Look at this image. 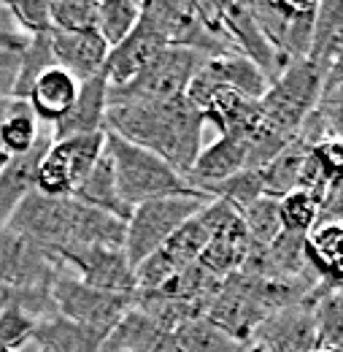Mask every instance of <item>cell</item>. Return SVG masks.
<instances>
[{"mask_svg": "<svg viewBox=\"0 0 343 352\" xmlns=\"http://www.w3.org/2000/svg\"><path fill=\"white\" fill-rule=\"evenodd\" d=\"M343 46V3L341 0H322L316 3L314 16V36L308 49V63H314L319 71H330L341 63Z\"/></svg>", "mask_w": 343, "mask_h": 352, "instance_id": "cell-20", "label": "cell"}, {"mask_svg": "<svg viewBox=\"0 0 343 352\" xmlns=\"http://www.w3.org/2000/svg\"><path fill=\"white\" fill-rule=\"evenodd\" d=\"M241 220L246 225L249 241L255 247H268L281 236V220H279V198L262 195L246 209H241Z\"/></svg>", "mask_w": 343, "mask_h": 352, "instance_id": "cell-31", "label": "cell"}, {"mask_svg": "<svg viewBox=\"0 0 343 352\" xmlns=\"http://www.w3.org/2000/svg\"><path fill=\"white\" fill-rule=\"evenodd\" d=\"M341 222H322L303 239V255L311 274L319 279L322 287L338 290L341 287Z\"/></svg>", "mask_w": 343, "mask_h": 352, "instance_id": "cell-17", "label": "cell"}, {"mask_svg": "<svg viewBox=\"0 0 343 352\" xmlns=\"http://www.w3.org/2000/svg\"><path fill=\"white\" fill-rule=\"evenodd\" d=\"M171 336L138 307L125 311V317L111 328L97 352H168Z\"/></svg>", "mask_w": 343, "mask_h": 352, "instance_id": "cell-16", "label": "cell"}, {"mask_svg": "<svg viewBox=\"0 0 343 352\" xmlns=\"http://www.w3.org/2000/svg\"><path fill=\"white\" fill-rule=\"evenodd\" d=\"M97 0H49V22L57 33H92Z\"/></svg>", "mask_w": 343, "mask_h": 352, "instance_id": "cell-32", "label": "cell"}, {"mask_svg": "<svg viewBox=\"0 0 343 352\" xmlns=\"http://www.w3.org/2000/svg\"><path fill=\"white\" fill-rule=\"evenodd\" d=\"M49 44H51V57L54 65L62 68L65 74H71L79 85L100 76L103 63L108 57V46L106 41L92 30V33H49Z\"/></svg>", "mask_w": 343, "mask_h": 352, "instance_id": "cell-13", "label": "cell"}, {"mask_svg": "<svg viewBox=\"0 0 343 352\" xmlns=\"http://www.w3.org/2000/svg\"><path fill=\"white\" fill-rule=\"evenodd\" d=\"M33 344H38V352H97L100 347L97 339H92L86 331L60 314L38 322Z\"/></svg>", "mask_w": 343, "mask_h": 352, "instance_id": "cell-26", "label": "cell"}, {"mask_svg": "<svg viewBox=\"0 0 343 352\" xmlns=\"http://www.w3.org/2000/svg\"><path fill=\"white\" fill-rule=\"evenodd\" d=\"M14 22L19 25V30L27 38L46 36L51 33V22H49V0H14L8 3Z\"/></svg>", "mask_w": 343, "mask_h": 352, "instance_id": "cell-36", "label": "cell"}, {"mask_svg": "<svg viewBox=\"0 0 343 352\" xmlns=\"http://www.w3.org/2000/svg\"><path fill=\"white\" fill-rule=\"evenodd\" d=\"M222 25H224V33H227L233 49L241 57L252 60L262 71V76L273 85L279 79V74L287 68V63L276 54V49L262 36L249 6L246 3H222Z\"/></svg>", "mask_w": 343, "mask_h": 352, "instance_id": "cell-10", "label": "cell"}, {"mask_svg": "<svg viewBox=\"0 0 343 352\" xmlns=\"http://www.w3.org/2000/svg\"><path fill=\"white\" fill-rule=\"evenodd\" d=\"M76 92H79V82L71 74H65L62 68L54 65L36 79V85L30 87L25 103L30 106V111L36 114L38 122L57 125L65 117V111L73 106Z\"/></svg>", "mask_w": 343, "mask_h": 352, "instance_id": "cell-19", "label": "cell"}, {"mask_svg": "<svg viewBox=\"0 0 343 352\" xmlns=\"http://www.w3.org/2000/svg\"><path fill=\"white\" fill-rule=\"evenodd\" d=\"M49 68H54V57H51V44H49V33L30 38L27 46L19 52V74H16V85H14V100H25L30 87L36 85V79L46 74Z\"/></svg>", "mask_w": 343, "mask_h": 352, "instance_id": "cell-30", "label": "cell"}, {"mask_svg": "<svg viewBox=\"0 0 343 352\" xmlns=\"http://www.w3.org/2000/svg\"><path fill=\"white\" fill-rule=\"evenodd\" d=\"M73 201L84 204V206H92V209H100L106 214H114L119 220L128 222L130 217V206H125V201L119 198V190H117V179H114V168H111V157L108 152L103 149V155L97 157V163L92 166V171L76 184Z\"/></svg>", "mask_w": 343, "mask_h": 352, "instance_id": "cell-21", "label": "cell"}, {"mask_svg": "<svg viewBox=\"0 0 343 352\" xmlns=\"http://www.w3.org/2000/svg\"><path fill=\"white\" fill-rule=\"evenodd\" d=\"M246 171V149L241 141L235 138H227V135H219L214 144H209L206 149L198 152L189 174L184 176V182L192 187V190H203L209 184L216 182H224L230 176Z\"/></svg>", "mask_w": 343, "mask_h": 352, "instance_id": "cell-14", "label": "cell"}, {"mask_svg": "<svg viewBox=\"0 0 343 352\" xmlns=\"http://www.w3.org/2000/svg\"><path fill=\"white\" fill-rule=\"evenodd\" d=\"M79 209H82V204L73 198H49V195H41L33 190L14 209V214L5 222V230L57 255L76 244Z\"/></svg>", "mask_w": 343, "mask_h": 352, "instance_id": "cell-4", "label": "cell"}, {"mask_svg": "<svg viewBox=\"0 0 343 352\" xmlns=\"http://www.w3.org/2000/svg\"><path fill=\"white\" fill-rule=\"evenodd\" d=\"M65 265L33 241L0 228V287L8 290H51Z\"/></svg>", "mask_w": 343, "mask_h": 352, "instance_id": "cell-8", "label": "cell"}, {"mask_svg": "<svg viewBox=\"0 0 343 352\" xmlns=\"http://www.w3.org/2000/svg\"><path fill=\"white\" fill-rule=\"evenodd\" d=\"M165 46L168 44L163 41V36L141 16L138 25L130 30L128 38L108 49V57L103 63L100 76L106 79L108 87H122L132 76H138L149 65V60L154 54H160Z\"/></svg>", "mask_w": 343, "mask_h": 352, "instance_id": "cell-11", "label": "cell"}, {"mask_svg": "<svg viewBox=\"0 0 343 352\" xmlns=\"http://www.w3.org/2000/svg\"><path fill=\"white\" fill-rule=\"evenodd\" d=\"M51 135L43 133V138L19 157H8V163L0 171V228H5L8 217L14 214V209L36 190V168L41 163L43 152L49 149Z\"/></svg>", "mask_w": 343, "mask_h": 352, "instance_id": "cell-18", "label": "cell"}, {"mask_svg": "<svg viewBox=\"0 0 343 352\" xmlns=\"http://www.w3.org/2000/svg\"><path fill=\"white\" fill-rule=\"evenodd\" d=\"M308 146L295 135V141L281 149L268 166H262L257 174L262 182V192L270 198H284L287 192H292L298 187V176H300L303 157H305Z\"/></svg>", "mask_w": 343, "mask_h": 352, "instance_id": "cell-25", "label": "cell"}, {"mask_svg": "<svg viewBox=\"0 0 343 352\" xmlns=\"http://www.w3.org/2000/svg\"><path fill=\"white\" fill-rule=\"evenodd\" d=\"M106 152L111 157V168L117 179L119 198L125 206H138L152 198H168V195H206L192 190L184 176H178L171 166L152 155L149 149H141L125 138L106 133Z\"/></svg>", "mask_w": 343, "mask_h": 352, "instance_id": "cell-2", "label": "cell"}, {"mask_svg": "<svg viewBox=\"0 0 343 352\" xmlns=\"http://www.w3.org/2000/svg\"><path fill=\"white\" fill-rule=\"evenodd\" d=\"M322 85H324V71H319L314 63L308 60L289 63L259 100L265 122L298 135L303 120L319 103Z\"/></svg>", "mask_w": 343, "mask_h": 352, "instance_id": "cell-7", "label": "cell"}, {"mask_svg": "<svg viewBox=\"0 0 343 352\" xmlns=\"http://www.w3.org/2000/svg\"><path fill=\"white\" fill-rule=\"evenodd\" d=\"M16 74H19V52L0 49V98H14Z\"/></svg>", "mask_w": 343, "mask_h": 352, "instance_id": "cell-38", "label": "cell"}, {"mask_svg": "<svg viewBox=\"0 0 343 352\" xmlns=\"http://www.w3.org/2000/svg\"><path fill=\"white\" fill-rule=\"evenodd\" d=\"M41 320H36L33 314H27L25 309L5 304L0 309V347L16 352L22 350L25 344L33 342V333L38 328Z\"/></svg>", "mask_w": 343, "mask_h": 352, "instance_id": "cell-35", "label": "cell"}, {"mask_svg": "<svg viewBox=\"0 0 343 352\" xmlns=\"http://www.w3.org/2000/svg\"><path fill=\"white\" fill-rule=\"evenodd\" d=\"M211 198L209 195H168V198H152L138 206H132L125 222V258L135 268L149 255L160 252L173 233L192 220Z\"/></svg>", "mask_w": 343, "mask_h": 352, "instance_id": "cell-3", "label": "cell"}, {"mask_svg": "<svg viewBox=\"0 0 343 352\" xmlns=\"http://www.w3.org/2000/svg\"><path fill=\"white\" fill-rule=\"evenodd\" d=\"M27 36L19 30V25L14 22L11 16V8L8 3L0 0V49H8V52H22L27 46Z\"/></svg>", "mask_w": 343, "mask_h": 352, "instance_id": "cell-37", "label": "cell"}, {"mask_svg": "<svg viewBox=\"0 0 343 352\" xmlns=\"http://www.w3.org/2000/svg\"><path fill=\"white\" fill-rule=\"evenodd\" d=\"M8 100L11 98H0V120H3V111H5V106H8ZM8 163V155L3 152V146H0V171H3V166Z\"/></svg>", "mask_w": 343, "mask_h": 352, "instance_id": "cell-39", "label": "cell"}, {"mask_svg": "<svg viewBox=\"0 0 343 352\" xmlns=\"http://www.w3.org/2000/svg\"><path fill=\"white\" fill-rule=\"evenodd\" d=\"M206 54L192 49L165 46L149 60V65L122 87H108V106L128 100H171L181 98L192 76L206 65Z\"/></svg>", "mask_w": 343, "mask_h": 352, "instance_id": "cell-6", "label": "cell"}, {"mask_svg": "<svg viewBox=\"0 0 343 352\" xmlns=\"http://www.w3.org/2000/svg\"><path fill=\"white\" fill-rule=\"evenodd\" d=\"M43 138L36 114L25 100H8L3 120H0V146L8 157L27 155L38 141Z\"/></svg>", "mask_w": 343, "mask_h": 352, "instance_id": "cell-23", "label": "cell"}, {"mask_svg": "<svg viewBox=\"0 0 343 352\" xmlns=\"http://www.w3.org/2000/svg\"><path fill=\"white\" fill-rule=\"evenodd\" d=\"M279 220L281 233L305 239L319 222V201L305 190H292L284 198H279Z\"/></svg>", "mask_w": 343, "mask_h": 352, "instance_id": "cell-29", "label": "cell"}, {"mask_svg": "<svg viewBox=\"0 0 343 352\" xmlns=\"http://www.w3.org/2000/svg\"><path fill=\"white\" fill-rule=\"evenodd\" d=\"M0 352H11V350H5V347H0Z\"/></svg>", "mask_w": 343, "mask_h": 352, "instance_id": "cell-40", "label": "cell"}, {"mask_svg": "<svg viewBox=\"0 0 343 352\" xmlns=\"http://www.w3.org/2000/svg\"><path fill=\"white\" fill-rule=\"evenodd\" d=\"M209 241H211V236H209L206 225H203L200 217L195 214L192 220L184 222L171 239L165 241L163 252H165L178 268H187V265L198 263V258H200V252L206 250Z\"/></svg>", "mask_w": 343, "mask_h": 352, "instance_id": "cell-33", "label": "cell"}, {"mask_svg": "<svg viewBox=\"0 0 343 352\" xmlns=\"http://www.w3.org/2000/svg\"><path fill=\"white\" fill-rule=\"evenodd\" d=\"M106 111H108V85L103 76H92L79 85L73 106L65 111V117L51 125V141L76 138V135H92L106 133Z\"/></svg>", "mask_w": 343, "mask_h": 352, "instance_id": "cell-12", "label": "cell"}, {"mask_svg": "<svg viewBox=\"0 0 343 352\" xmlns=\"http://www.w3.org/2000/svg\"><path fill=\"white\" fill-rule=\"evenodd\" d=\"M168 352H246V344L219 331L206 317H192L171 333Z\"/></svg>", "mask_w": 343, "mask_h": 352, "instance_id": "cell-22", "label": "cell"}, {"mask_svg": "<svg viewBox=\"0 0 343 352\" xmlns=\"http://www.w3.org/2000/svg\"><path fill=\"white\" fill-rule=\"evenodd\" d=\"M209 68L214 71V76L227 89L249 98V100H262V95L268 92L270 82L262 76L257 65L241 54H222V57H211Z\"/></svg>", "mask_w": 343, "mask_h": 352, "instance_id": "cell-24", "label": "cell"}, {"mask_svg": "<svg viewBox=\"0 0 343 352\" xmlns=\"http://www.w3.org/2000/svg\"><path fill=\"white\" fill-rule=\"evenodd\" d=\"M200 192H206L209 198H216V201H224L230 204L233 209H246L249 204H255L257 198H262V182H259L257 171H241V174L230 176L224 182H216V184H209L203 187Z\"/></svg>", "mask_w": 343, "mask_h": 352, "instance_id": "cell-34", "label": "cell"}, {"mask_svg": "<svg viewBox=\"0 0 343 352\" xmlns=\"http://www.w3.org/2000/svg\"><path fill=\"white\" fill-rule=\"evenodd\" d=\"M138 19H141V3L135 0H97L95 33L111 49L128 38Z\"/></svg>", "mask_w": 343, "mask_h": 352, "instance_id": "cell-28", "label": "cell"}, {"mask_svg": "<svg viewBox=\"0 0 343 352\" xmlns=\"http://www.w3.org/2000/svg\"><path fill=\"white\" fill-rule=\"evenodd\" d=\"M203 122L214 125L219 135H227L244 144L262 125V109H259V100H249L233 89H222L203 111Z\"/></svg>", "mask_w": 343, "mask_h": 352, "instance_id": "cell-15", "label": "cell"}, {"mask_svg": "<svg viewBox=\"0 0 343 352\" xmlns=\"http://www.w3.org/2000/svg\"><path fill=\"white\" fill-rule=\"evenodd\" d=\"M51 298H54V307H57L60 317L79 325L100 344L111 333V328L125 317V311L135 304V293L125 296V293L97 290V287H89L82 279L68 276V274H60L54 279Z\"/></svg>", "mask_w": 343, "mask_h": 352, "instance_id": "cell-5", "label": "cell"}, {"mask_svg": "<svg viewBox=\"0 0 343 352\" xmlns=\"http://www.w3.org/2000/svg\"><path fill=\"white\" fill-rule=\"evenodd\" d=\"M203 114L181 98L171 100H128L106 111V133L163 157L178 176H187L203 149Z\"/></svg>", "mask_w": 343, "mask_h": 352, "instance_id": "cell-1", "label": "cell"}, {"mask_svg": "<svg viewBox=\"0 0 343 352\" xmlns=\"http://www.w3.org/2000/svg\"><path fill=\"white\" fill-rule=\"evenodd\" d=\"M62 265H71L79 271L76 279H82L89 287L108 290V293H135L132 265L125 258V250L114 247H71L54 255Z\"/></svg>", "mask_w": 343, "mask_h": 352, "instance_id": "cell-9", "label": "cell"}, {"mask_svg": "<svg viewBox=\"0 0 343 352\" xmlns=\"http://www.w3.org/2000/svg\"><path fill=\"white\" fill-rule=\"evenodd\" d=\"M103 149H106V133H92V135H76V138L51 141V152L62 160L65 171L71 174L73 190L92 171V166L97 163V157L103 155Z\"/></svg>", "mask_w": 343, "mask_h": 352, "instance_id": "cell-27", "label": "cell"}]
</instances>
